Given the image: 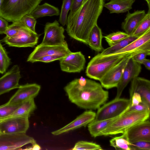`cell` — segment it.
<instances>
[{
	"label": "cell",
	"mask_w": 150,
	"mask_h": 150,
	"mask_svg": "<svg viewBox=\"0 0 150 150\" xmlns=\"http://www.w3.org/2000/svg\"><path fill=\"white\" fill-rule=\"evenodd\" d=\"M72 150H101L103 149L100 145L96 143L84 141H80L76 142Z\"/></svg>",
	"instance_id": "cell-31"
},
{
	"label": "cell",
	"mask_w": 150,
	"mask_h": 150,
	"mask_svg": "<svg viewBox=\"0 0 150 150\" xmlns=\"http://www.w3.org/2000/svg\"><path fill=\"white\" fill-rule=\"evenodd\" d=\"M96 113L91 110H87L78 116L75 119L65 126L51 132L57 136L73 131L83 127H86L95 118Z\"/></svg>",
	"instance_id": "cell-16"
},
{
	"label": "cell",
	"mask_w": 150,
	"mask_h": 150,
	"mask_svg": "<svg viewBox=\"0 0 150 150\" xmlns=\"http://www.w3.org/2000/svg\"><path fill=\"white\" fill-rule=\"evenodd\" d=\"M143 52H137L123 54H113L102 55L98 53L88 64L86 75L89 78L100 81L112 68L126 57Z\"/></svg>",
	"instance_id": "cell-3"
},
{
	"label": "cell",
	"mask_w": 150,
	"mask_h": 150,
	"mask_svg": "<svg viewBox=\"0 0 150 150\" xmlns=\"http://www.w3.org/2000/svg\"><path fill=\"white\" fill-rule=\"evenodd\" d=\"M150 28V9L144 18L138 23L131 35L139 37Z\"/></svg>",
	"instance_id": "cell-29"
},
{
	"label": "cell",
	"mask_w": 150,
	"mask_h": 150,
	"mask_svg": "<svg viewBox=\"0 0 150 150\" xmlns=\"http://www.w3.org/2000/svg\"><path fill=\"white\" fill-rule=\"evenodd\" d=\"M42 0H3L0 7V16L8 21H19L30 14Z\"/></svg>",
	"instance_id": "cell-4"
},
{
	"label": "cell",
	"mask_w": 150,
	"mask_h": 150,
	"mask_svg": "<svg viewBox=\"0 0 150 150\" xmlns=\"http://www.w3.org/2000/svg\"><path fill=\"white\" fill-rule=\"evenodd\" d=\"M1 121V120H0V122ZM1 134V132H0V134Z\"/></svg>",
	"instance_id": "cell-48"
},
{
	"label": "cell",
	"mask_w": 150,
	"mask_h": 150,
	"mask_svg": "<svg viewBox=\"0 0 150 150\" xmlns=\"http://www.w3.org/2000/svg\"><path fill=\"white\" fill-rule=\"evenodd\" d=\"M130 36L125 32L117 31L110 33L103 37L110 46H111Z\"/></svg>",
	"instance_id": "cell-30"
},
{
	"label": "cell",
	"mask_w": 150,
	"mask_h": 150,
	"mask_svg": "<svg viewBox=\"0 0 150 150\" xmlns=\"http://www.w3.org/2000/svg\"><path fill=\"white\" fill-rule=\"evenodd\" d=\"M40 35L36 32L31 31L23 25L16 36L9 38L6 36L1 41L9 46L33 47L37 44Z\"/></svg>",
	"instance_id": "cell-8"
},
{
	"label": "cell",
	"mask_w": 150,
	"mask_h": 150,
	"mask_svg": "<svg viewBox=\"0 0 150 150\" xmlns=\"http://www.w3.org/2000/svg\"><path fill=\"white\" fill-rule=\"evenodd\" d=\"M36 143L33 138L25 133L0 134V150H20L25 145Z\"/></svg>",
	"instance_id": "cell-7"
},
{
	"label": "cell",
	"mask_w": 150,
	"mask_h": 150,
	"mask_svg": "<svg viewBox=\"0 0 150 150\" xmlns=\"http://www.w3.org/2000/svg\"><path fill=\"white\" fill-rule=\"evenodd\" d=\"M18 89L7 103L9 104H21L34 98L39 94L41 89L40 85L36 83L20 85Z\"/></svg>",
	"instance_id": "cell-15"
},
{
	"label": "cell",
	"mask_w": 150,
	"mask_h": 150,
	"mask_svg": "<svg viewBox=\"0 0 150 150\" xmlns=\"http://www.w3.org/2000/svg\"><path fill=\"white\" fill-rule=\"evenodd\" d=\"M8 26V21L0 16V34H5Z\"/></svg>",
	"instance_id": "cell-43"
},
{
	"label": "cell",
	"mask_w": 150,
	"mask_h": 150,
	"mask_svg": "<svg viewBox=\"0 0 150 150\" xmlns=\"http://www.w3.org/2000/svg\"><path fill=\"white\" fill-rule=\"evenodd\" d=\"M64 57L63 56L58 55L46 56L39 59L37 60V62L49 63L57 60H59Z\"/></svg>",
	"instance_id": "cell-40"
},
{
	"label": "cell",
	"mask_w": 150,
	"mask_h": 150,
	"mask_svg": "<svg viewBox=\"0 0 150 150\" xmlns=\"http://www.w3.org/2000/svg\"><path fill=\"white\" fill-rule=\"evenodd\" d=\"M104 4V0H85L73 16L67 18L66 30L69 35L88 45L89 34L97 24Z\"/></svg>",
	"instance_id": "cell-2"
},
{
	"label": "cell",
	"mask_w": 150,
	"mask_h": 150,
	"mask_svg": "<svg viewBox=\"0 0 150 150\" xmlns=\"http://www.w3.org/2000/svg\"><path fill=\"white\" fill-rule=\"evenodd\" d=\"M110 143V146L117 150H130L131 143L128 139L126 131L120 136L111 139Z\"/></svg>",
	"instance_id": "cell-27"
},
{
	"label": "cell",
	"mask_w": 150,
	"mask_h": 150,
	"mask_svg": "<svg viewBox=\"0 0 150 150\" xmlns=\"http://www.w3.org/2000/svg\"><path fill=\"white\" fill-rule=\"evenodd\" d=\"M11 63V59L0 41V73L5 72Z\"/></svg>",
	"instance_id": "cell-32"
},
{
	"label": "cell",
	"mask_w": 150,
	"mask_h": 150,
	"mask_svg": "<svg viewBox=\"0 0 150 150\" xmlns=\"http://www.w3.org/2000/svg\"><path fill=\"white\" fill-rule=\"evenodd\" d=\"M71 52L68 45H48L41 44L35 47L27 59L28 62H37L40 58L46 56L58 55L65 57Z\"/></svg>",
	"instance_id": "cell-10"
},
{
	"label": "cell",
	"mask_w": 150,
	"mask_h": 150,
	"mask_svg": "<svg viewBox=\"0 0 150 150\" xmlns=\"http://www.w3.org/2000/svg\"><path fill=\"white\" fill-rule=\"evenodd\" d=\"M107 0L109 1H110V0Z\"/></svg>",
	"instance_id": "cell-49"
},
{
	"label": "cell",
	"mask_w": 150,
	"mask_h": 150,
	"mask_svg": "<svg viewBox=\"0 0 150 150\" xmlns=\"http://www.w3.org/2000/svg\"><path fill=\"white\" fill-rule=\"evenodd\" d=\"M150 111H133L121 115L103 131L100 136L123 133L128 128L148 119Z\"/></svg>",
	"instance_id": "cell-5"
},
{
	"label": "cell",
	"mask_w": 150,
	"mask_h": 150,
	"mask_svg": "<svg viewBox=\"0 0 150 150\" xmlns=\"http://www.w3.org/2000/svg\"><path fill=\"white\" fill-rule=\"evenodd\" d=\"M23 24L19 20L8 25L5 34L7 37L11 38L16 36L20 32Z\"/></svg>",
	"instance_id": "cell-35"
},
{
	"label": "cell",
	"mask_w": 150,
	"mask_h": 150,
	"mask_svg": "<svg viewBox=\"0 0 150 150\" xmlns=\"http://www.w3.org/2000/svg\"><path fill=\"white\" fill-rule=\"evenodd\" d=\"M137 52H150V28L127 46L114 54Z\"/></svg>",
	"instance_id": "cell-20"
},
{
	"label": "cell",
	"mask_w": 150,
	"mask_h": 150,
	"mask_svg": "<svg viewBox=\"0 0 150 150\" xmlns=\"http://www.w3.org/2000/svg\"><path fill=\"white\" fill-rule=\"evenodd\" d=\"M21 104H9L6 103L0 106V120L10 116Z\"/></svg>",
	"instance_id": "cell-34"
},
{
	"label": "cell",
	"mask_w": 150,
	"mask_h": 150,
	"mask_svg": "<svg viewBox=\"0 0 150 150\" xmlns=\"http://www.w3.org/2000/svg\"><path fill=\"white\" fill-rule=\"evenodd\" d=\"M103 38L101 30L96 24L93 27L89 34L88 45L94 51L101 52L104 49L102 44Z\"/></svg>",
	"instance_id": "cell-23"
},
{
	"label": "cell",
	"mask_w": 150,
	"mask_h": 150,
	"mask_svg": "<svg viewBox=\"0 0 150 150\" xmlns=\"http://www.w3.org/2000/svg\"><path fill=\"white\" fill-rule=\"evenodd\" d=\"M133 111H150V106L142 102L137 105H130L123 114Z\"/></svg>",
	"instance_id": "cell-38"
},
{
	"label": "cell",
	"mask_w": 150,
	"mask_h": 150,
	"mask_svg": "<svg viewBox=\"0 0 150 150\" xmlns=\"http://www.w3.org/2000/svg\"><path fill=\"white\" fill-rule=\"evenodd\" d=\"M21 78L19 66L13 65L6 73L0 78V95L18 88Z\"/></svg>",
	"instance_id": "cell-17"
},
{
	"label": "cell",
	"mask_w": 150,
	"mask_h": 150,
	"mask_svg": "<svg viewBox=\"0 0 150 150\" xmlns=\"http://www.w3.org/2000/svg\"><path fill=\"white\" fill-rule=\"evenodd\" d=\"M150 55V52H143L138 53L132 57L133 60L135 62L141 64V62L147 56Z\"/></svg>",
	"instance_id": "cell-41"
},
{
	"label": "cell",
	"mask_w": 150,
	"mask_h": 150,
	"mask_svg": "<svg viewBox=\"0 0 150 150\" xmlns=\"http://www.w3.org/2000/svg\"><path fill=\"white\" fill-rule=\"evenodd\" d=\"M131 103L130 99L115 98L97 109L94 120H106L120 115L131 105Z\"/></svg>",
	"instance_id": "cell-6"
},
{
	"label": "cell",
	"mask_w": 150,
	"mask_h": 150,
	"mask_svg": "<svg viewBox=\"0 0 150 150\" xmlns=\"http://www.w3.org/2000/svg\"><path fill=\"white\" fill-rule=\"evenodd\" d=\"M137 54L126 57L110 69L99 81L102 86L106 89L117 87L128 61Z\"/></svg>",
	"instance_id": "cell-13"
},
{
	"label": "cell",
	"mask_w": 150,
	"mask_h": 150,
	"mask_svg": "<svg viewBox=\"0 0 150 150\" xmlns=\"http://www.w3.org/2000/svg\"><path fill=\"white\" fill-rule=\"evenodd\" d=\"M20 21L28 29L33 32H36L35 26L37 23L36 19L30 13L24 15Z\"/></svg>",
	"instance_id": "cell-36"
},
{
	"label": "cell",
	"mask_w": 150,
	"mask_h": 150,
	"mask_svg": "<svg viewBox=\"0 0 150 150\" xmlns=\"http://www.w3.org/2000/svg\"><path fill=\"white\" fill-rule=\"evenodd\" d=\"M130 150H150V142L139 141L131 143Z\"/></svg>",
	"instance_id": "cell-37"
},
{
	"label": "cell",
	"mask_w": 150,
	"mask_h": 150,
	"mask_svg": "<svg viewBox=\"0 0 150 150\" xmlns=\"http://www.w3.org/2000/svg\"><path fill=\"white\" fill-rule=\"evenodd\" d=\"M85 0H73L70 11L67 18L71 17L83 4Z\"/></svg>",
	"instance_id": "cell-39"
},
{
	"label": "cell",
	"mask_w": 150,
	"mask_h": 150,
	"mask_svg": "<svg viewBox=\"0 0 150 150\" xmlns=\"http://www.w3.org/2000/svg\"><path fill=\"white\" fill-rule=\"evenodd\" d=\"M131 81L129 89L130 99L133 93L137 92L140 95L142 102L150 106V81L138 76L133 78Z\"/></svg>",
	"instance_id": "cell-19"
},
{
	"label": "cell",
	"mask_w": 150,
	"mask_h": 150,
	"mask_svg": "<svg viewBox=\"0 0 150 150\" xmlns=\"http://www.w3.org/2000/svg\"><path fill=\"white\" fill-rule=\"evenodd\" d=\"M3 0H0V7Z\"/></svg>",
	"instance_id": "cell-47"
},
{
	"label": "cell",
	"mask_w": 150,
	"mask_h": 150,
	"mask_svg": "<svg viewBox=\"0 0 150 150\" xmlns=\"http://www.w3.org/2000/svg\"><path fill=\"white\" fill-rule=\"evenodd\" d=\"M36 108L34 98L29 100L22 103L8 117L20 116L28 118Z\"/></svg>",
	"instance_id": "cell-26"
},
{
	"label": "cell",
	"mask_w": 150,
	"mask_h": 150,
	"mask_svg": "<svg viewBox=\"0 0 150 150\" xmlns=\"http://www.w3.org/2000/svg\"><path fill=\"white\" fill-rule=\"evenodd\" d=\"M120 115L106 120H93L88 125V129L91 136L94 138L100 136L101 132Z\"/></svg>",
	"instance_id": "cell-24"
},
{
	"label": "cell",
	"mask_w": 150,
	"mask_h": 150,
	"mask_svg": "<svg viewBox=\"0 0 150 150\" xmlns=\"http://www.w3.org/2000/svg\"><path fill=\"white\" fill-rule=\"evenodd\" d=\"M64 31V28L60 25L57 21L47 22L45 25L44 35L41 44L53 45H68L65 40Z\"/></svg>",
	"instance_id": "cell-9"
},
{
	"label": "cell",
	"mask_w": 150,
	"mask_h": 150,
	"mask_svg": "<svg viewBox=\"0 0 150 150\" xmlns=\"http://www.w3.org/2000/svg\"><path fill=\"white\" fill-rule=\"evenodd\" d=\"M41 149L40 146L36 143L32 144L31 146L28 147L26 149H24L25 150H40Z\"/></svg>",
	"instance_id": "cell-44"
},
{
	"label": "cell",
	"mask_w": 150,
	"mask_h": 150,
	"mask_svg": "<svg viewBox=\"0 0 150 150\" xmlns=\"http://www.w3.org/2000/svg\"><path fill=\"white\" fill-rule=\"evenodd\" d=\"M35 19L46 16H57L60 14L59 9L48 3L38 5L30 13Z\"/></svg>",
	"instance_id": "cell-25"
},
{
	"label": "cell",
	"mask_w": 150,
	"mask_h": 150,
	"mask_svg": "<svg viewBox=\"0 0 150 150\" xmlns=\"http://www.w3.org/2000/svg\"><path fill=\"white\" fill-rule=\"evenodd\" d=\"M131 106L137 105L142 102V97L137 92H134L132 94L131 99Z\"/></svg>",
	"instance_id": "cell-42"
},
{
	"label": "cell",
	"mask_w": 150,
	"mask_h": 150,
	"mask_svg": "<svg viewBox=\"0 0 150 150\" xmlns=\"http://www.w3.org/2000/svg\"><path fill=\"white\" fill-rule=\"evenodd\" d=\"M141 64H143L148 70L150 69V60L149 59H145L141 63Z\"/></svg>",
	"instance_id": "cell-45"
},
{
	"label": "cell",
	"mask_w": 150,
	"mask_h": 150,
	"mask_svg": "<svg viewBox=\"0 0 150 150\" xmlns=\"http://www.w3.org/2000/svg\"><path fill=\"white\" fill-rule=\"evenodd\" d=\"M138 38L131 35L129 37L120 41L114 45L104 49L100 54L102 55L114 54L127 46Z\"/></svg>",
	"instance_id": "cell-28"
},
{
	"label": "cell",
	"mask_w": 150,
	"mask_h": 150,
	"mask_svg": "<svg viewBox=\"0 0 150 150\" xmlns=\"http://www.w3.org/2000/svg\"><path fill=\"white\" fill-rule=\"evenodd\" d=\"M135 0H110L104 4V7L108 9L111 13H119L129 11L132 8Z\"/></svg>",
	"instance_id": "cell-22"
},
{
	"label": "cell",
	"mask_w": 150,
	"mask_h": 150,
	"mask_svg": "<svg viewBox=\"0 0 150 150\" xmlns=\"http://www.w3.org/2000/svg\"><path fill=\"white\" fill-rule=\"evenodd\" d=\"M59 61L61 70L68 73H79L83 70L86 62L84 55L80 51L71 52Z\"/></svg>",
	"instance_id": "cell-11"
},
{
	"label": "cell",
	"mask_w": 150,
	"mask_h": 150,
	"mask_svg": "<svg viewBox=\"0 0 150 150\" xmlns=\"http://www.w3.org/2000/svg\"><path fill=\"white\" fill-rule=\"evenodd\" d=\"M146 2H147L148 7L149 9H150V0H145Z\"/></svg>",
	"instance_id": "cell-46"
},
{
	"label": "cell",
	"mask_w": 150,
	"mask_h": 150,
	"mask_svg": "<svg viewBox=\"0 0 150 150\" xmlns=\"http://www.w3.org/2000/svg\"><path fill=\"white\" fill-rule=\"evenodd\" d=\"M141 70V64L134 61L132 57L130 58L125 68L121 79L116 87V98L120 97L129 83L134 78L138 76Z\"/></svg>",
	"instance_id": "cell-14"
},
{
	"label": "cell",
	"mask_w": 150,
	"mask_h": 150,
	"mask_svg": "<svg viewBox=\"0 0 150 150\" xmlns=\"http://www.w3.org/2000/svg\"><path fill=\"white\" fill-rule=\"evenodd\" d=\"M73 0H63L59 22L64 26L66 25L67 22V15L70 10Z\"/></svg>",
	"instance_id": "cell-33"
},
{
	"label": "cell",
	"mask_w": 150,
	"mask_h": 150,
	"mask_svg": "<svg viewBox=\"0 0 150 150\" xmlns=\"http://www.w3.org/2000/svg\"><path fill=\"white\" fill-rule=\"evenodd\" d=\"M29 127L28 118L22 117H8L0 122L1 133H26Z\"/></svg>",
	"instance_id": "cell-12"
},
{
	"label": "cell",
	"mask_w": 150,
	"mask_h": 150,
	"mask_svg": "<svg viewBox=\"0 0 150 150\" xmlns=\"http://www.w3.org/2000/svg\"><path fill=\"white\" fill-rule=\"evenodd\" d=\"M64 90L71 103L86 110L98 109L109 97L108 91L100 83L83 77L69 82Z\"/></svg>",
	"instance_id": "cell-1"
},
{
	"label": "cell",
	"mask_w": 150,
	"mask_h": 150,
	"mask_svg": "<svg viewBox=\"0 0 150 150\" xmlns=\"http://www.w3.org/2000/svg\"><path fill=\"white\" fill-rule=\"evenodd\" d=\"M129 142H150V122L147 119L128 128L126 131Z\"/></svg>",
	"instance_id": "cell-18"
},
{
	"label": "cell",
	"mask_w": 150,
	"mask_h": 150,
	"mask_svg": "<svg viewBox=\"0 0 150 150\" xmlns=\"http://www.w3.org/2000/svg\"><path fill=\"white\" fill-rule=\"evenodd\" d=\"M146 14L145 10H137L130 13L128 11L124 21L122 24V28L127 34L131 35L138 23Z\"/></svg>",
	"instance_id": "cell-21"
}]
</instances>
